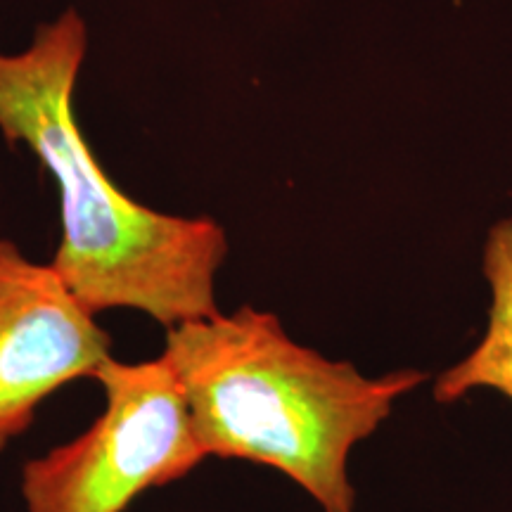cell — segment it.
Segmentation results:
<instances>
[{"label":"cell","mask_w":512,"mask_h":512,"mask_svg":"<svg viewBox=\"0 0 512 512\" xmlns=\"http://www.w3.org/2000/svg\"><path fill=\"white\" fill-rule=\"evenodd\" d=\"M88 29L76 10L41 24L19 53L0 50V133L29 147L60 190L62 238L50 266L93 313L133 309L164 328L219 313L221 223L164 214L107 176L76 119Z\"/></svg>","instance_id":"cell-1"},{"label":"cell","mask_w":512,"mask_h":512,"mask_svg":"<svg viewBox=\"0 0 512 512\" xmlns=\"http://www.w3.org/2000/svg\"><path fill=\"white\" fill-rule=\"evenodd\" d=\"M159 356L181 384L204 456L273 467L323 512H354L351 451L427 380L420 370L358 373L294 342L278 316L254 306L166 328Z\"/></svg>","instance_id":"cell-2"},{"label":"cell","mask_w":512,"mask_h":512,"mask_svg":"<svg viewBox=\"0 0 512 512\" xmlns=\"http://www.w3.org/2000/svg\"><path fill=\"white\" fill-rule=\"evenodd\" d=\"M93 380L105 389V411L81 437L24 463L27 512H124L143 491L188 477L207 458L162 356H112Z\"/></svg>","instance_id":"cell-3"},{"label":"cell","mask_w":512,"mask_h":512,"mask_svg":"<svg viewBox=\"0 0 512 512\" xmlns=\"http://www.w3.org/2000/svg\"><path fill=\"white\" fill-rule=\"evenodd\" d=\"M50 264L0 238V453L50 394L95 377L112 337Z\"/></svg>","instance_id":"cell-4"},{"label":"cell","mask_w":512,"mask_h":512,"mask_svg":"<svg viewBox=\"0 0 512 512\" xmlns=\"http://www.w3.org/2000/svg\"><path fill=\"white\" fill-rule=\"evenodd\" d=\"M491 306L475 349L434 380L437 403H456L477 389H494L512 403V216L491 226L482 256Z\"/></svg>","instance_id":"cell-5"}]
</instances>
